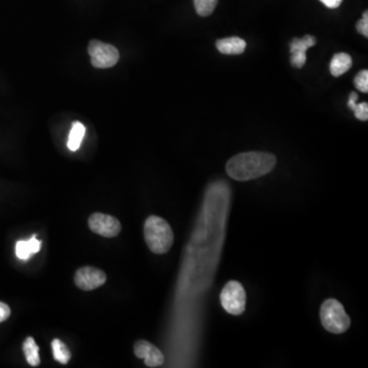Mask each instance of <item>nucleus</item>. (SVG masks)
<instances>
[{
	"instance_id": "11",
	"label": "nucleus",
	"mask_w": 368,
	"mask_h": 368,
	"mask_svg": "<svg viewBox=\"0 0 368 368\" xmlns=\"http://www.w3.org/2000/svg\"><path fill=\"white\" fill-rule=\"evenodd\" d=\"M352 67V58L345 53H337L331 59L329 71L335 77H340L345 74Z\"/></svg>"
},
{
	"instance_id": "12",
	"label": "nucleus",
	"mask_w": 368,
	"mask_h": 368,
	"mask_svg": "<svg viewBox=\"0 0 368 368\" xmlns=\"http://www.w3.org/2000/svg\"><path fill=\"white\" fill-rule=\"evenodd\" d=\"M23 351L26 360L31 367H37L40 365V347L33 338L28 337L24 341Z\"/></svg>"
},
{
	"instance_id": "6",
	"label": "nucleus",
	"mask_w": 368,
	"mask_h": 368,
	"mask_svg": "<svg viewBox=\"0 0 368 368\" xmlns=\"http://www.w3.org/2000/svg\"><path fill=\"white\" fill-rule=\"evenodd\" d=\"M88 225L94 234L105 238H115L121 231V223L115 217L103 213H94L88 219Z\"/></svg>"
},
{
	"instance_id": "19",
	"label": "nucleus",
	"mask_w": 368,
	"mask_h": 368,
	"mask_svg": "<svg viewBox=\"0 0 368 368\" xmlns=\"http://www.w3.org/2000/svg\"><path fill=\"white\" fill-rule=\"evenodd\" d=\"M306 60V53H292V57H290V62L295 68H302Z\"/></svg>"
},
{
	"instance_id": "17",
	"label": "nucleus",
	"mask_w": 368,
	"mask_h": 368,
	"mask_svg": "<svg viewBox=\"0 0 368 368\" xmlns=\"http://www.w3.org/2000/svg\"><path fill=\"white\" fill-rule=\"evenodd\" d=\"M354 85L359 91L367 94L368 91V71L363 70L357 74L354 79Z\"/></svg>"
},
{
	"instance_id": "22",
	"label": "nucleus",
	"mask_w": 368,
	"mask_h": 368,
	"mask_svg": "<svg viewBox=\"0 0 368 368\" xmlns=\"http://www.w3.org/2000/svg\"><path fill=\"white\" fill-rule=\"evenodd\" d=\"M326 8H338L341 6L343 0H320Z\"/></svg>"
},
{
	"instance_id": "1",
	"label": "nucleus",
	"mask_w": 368,
	"mask_h": 368,
	"mask_svg": "<svg viewBox=\"0 0 368 368\" xmlns=\"http://www.w3.org/2000/svg\"><path fill=\"white\" fill-rule=\"evenodd\" d=\"M277 164L274 155L263 152H247L232 157L226 164V172L232 179L247 182L266 175Z\"/></svg>"
},
{
	"instance_id": "7",
	"label": "nucleus",
	"mask_w": 368,
	"mask_h": 368,
	"mask_svg": "<svg viewBox=\"0 0 368 368\" xmlns=\"http://www.w3.org/2000/svg\"><path fill=\"white\" fill-rule=\"evenodd\" d=\"M107 274L100 269L84 266L75 274V283L82 290H94L105 285Z\"/></svg>"
},
{
	"instance_id": "9",
	"label": "nucleus",
	"mask_w": 368,
	"mask_h": 368,
	"mask_svg": "<svg viewBox=\"0 0 368 368\" xmlns=\"http://www.w3.org/2000/svg\"><path fill=\"white\" fill-rule=\"evenodd\" d=\"M216 47L223 55H242L247 43L242 38L229 37L217 41Z\"/></svg>"
},
{
	"instance_id": "3",
	"label": "nucleus",
	"mask_w": 368,
	"mask_h": 368,
	"mask_svg": "<svg viewBox=\"0 0 368 368\" xmlns=\"http://www.w3.org/2000/svg\"><path fill=\"white\" fill-rule=\"evenodd\" d=\"M320 319L324 328L333 333H345L351 324L343 305L335 299L324 301L320 309Z\"/></svg>"
},
{
	"instance_id": "5",
	"label": "nucleus",
	"mask_w": 368,
	"mask_h": 368,
	"mask_svg": "<svg viewBox=\"0 0 368 368\" xmlns=\"http://www.w3.org/2000/svg\"><path fill=\"white\" fill-rule=\"evenodd\" d=\"M88 53L91 58V64L98 69L112 68L120 59L119 51L115 46L98 40L90 41Z\"/></svg>"
},
{
	"instance_id": "4",
	"label": "nucleus",
	"mask_w": 368,
	"mask_h": 368,
	"mask_svg": "<svg viewBox=\"0 0 368 368\" xmlns=\"http://www.w3.org/2000/svg\"><path fill=\"white\" fill-rule=\"evenodd\" d=\"M220 301L226 312L231 315H240L245 309V290L238 281L226 283L220 295Z\"/></svg>"
},
{
	"instance_id": "16",
	"label": "nucleus",
	"mask_w": 368,
	"mask_h": 368,
	"mask_svg": "<svg viewBox=\"0 0 368 368\" xmlns=\"http://www.w3.org/2000/svg\"><path fill=\"white\" fill-rule=\"evenodd\" d=\"M195 10L201 17H208L214 12L218 0H193Z\"/></svg>"
},
{
	"instance_id": "14",
	"label": "nucleus",
	"mask_w": 368,
	"mask_h": 368,
	"mask_svg": "<svg viewBox=\"0 0 368 368\" xmlns=\"http://www.w3.org/2000/svg\"><path fill=\"white\" fill-rule=\"evenodd\" d=\"M51 348H53V358L58 362L62 363V365H67L70 361L72 354H71L70 350L67 347L66 344L62 342L61 340H53L51 342Z\"/></svg>"
},
{
	"instance_id": "21",
	"label": "nucleus",
	"mask_w": 368,
	"mask_h": 368,
	"mask_svg": "<svg viewBox=\"0 0 368 368\" xmlns=\"http://www.w3.org/2000/svg\"><path fill=\"white\" fill-rule=\"evenodd\" d=\"M10 316V308L6 303L0 302V322H6Z\"/></svg>"
},
{
	"instance_id": "20",
	"label": "nucleus",
	"mask_w": 368,
	"mask_h": 368,
	"mask_svg": "<svg viewBox=\"0 0 368 368\" xmlns=\"http://www.w3.org/2000/svg\"><path fill=\"white\" fill-rule=\"evenodd\" d=\"M357 30H358L359 33L361 35L365 36V37H368V12L363 14V18L357 23Z\"/></svg>"
},
{
	"instance_id": "18",
	"label": "nucleus",
	"mask_w": 368,
	"mask_h": 368,
	"mask_svg": "<svg viewBox=\"0 0 368 368\" xmlns=\"http://www.w3.org/2000/svg\"><path fill=\"white\" fill-rule=\"evenodd\" d=\"M354 112L355 117L360 121H367L368 120V103H356L354 109H352Z\"/></svg>"
},
{
	"instance_id": "13",
	"label": "nucleus",
	"mask_w": 368,
	"mask_h": 368,
	"mask_svg": "<svg viewBox=\"0 0 368 368\" xmlns=\"http://www.w3.org/2000/svg\"><path fill=\"white\" fill-rule=\"evenodd\" d=\"M85 126L82 123H73L72 129H71L70 134H69L68 143H67L71 152H76V150H79L82 141H83L84 135H85Z\"/></svg>"
},
{
	"instance_id": "2",
	"label": "nucleus",
	"mask_w": 368,
	"mask_h": 368,
	"mask_svg": "<svg viewBox=\"0 0 368 368\" xmlns=\"http://www.w3.org/2000/svg\"><path fill=\"white\" fill-rule=\"evenodd\" d=\"M143 234L148 249L158 255L167 253L173 245V230L161 217H148L144 222Z\"/></svg>"
},
{
	"instance_id": "8",
	"label": "nucleus",
	"mask_w": 368,
	"mask_h": 368,
	"mask_svg": "<svg viewBox=\"0 0 368 368\" xmlns=\"http://www.w3.org/2000/svg\"><path fill=\"white\" fill-rule=\"evenodd\" d=\"M134 353L137 358L144 359V365L148 367H161L165 361L162 351L144 340L135 343Z\"/></svg>"
},
{
	"instance_id": "23",
	"label": "nucleus",
	"mask_w": 368,
	"mask_h": 368,
	"mask_svg": "<svg viewBox=\"0 0 368 368\" xmlns=\"http://www.w3.org/2000/svg\"><path fill=\"white\" fill-rule=\"evenodd\" d=\"M357 100H358V94H357L356 92H351L348 100V107H350L351 109H354V107L357 103Z\"/></svg>"
},
{
	"instance_id": "10",
	"label": "nucleus",
	"mask_w": 368,
	"mask_h": 368,
	"mask_svg": "<svg viewBox=\"0 0 368 368\" xmlns=\"http://www.w3.org/2000/svg\"><path fill=\"white\" fill-rule=\"evenodd\" d=\"M41 240L34 234L30 240H19L16 245L17 257L21 260H29L32 255L40 251Z\"/></svg>"
},
{
	"instance_id": "15",
	"label": "nucleus",
	"mask_w": 368,
	"mask_h": 368,
	"mask_svg": "<svg viewBox=\"0 0 368 368\" xmlns=\"http://www.w3.org/2000/svg\"><path fill=\"white\" fill-rule=\"evenodd\" d=\"M316 44V38L311 35H305L304 37L296 38L290 42V53H306L307 49Z\"/></svg>"
}]
</instances>
